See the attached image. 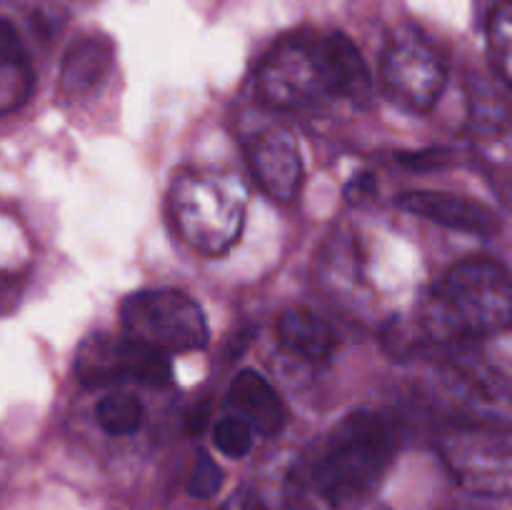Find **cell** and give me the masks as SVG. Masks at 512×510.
Segmentation results:
<instances>
[{
    "label": "cell",
    "instance_id": "obj_1",
    "mask_svg": "<svg viewBox=\"0 0 512 510\" xmlns=\"http://www.w3.org/2000/svg\"><path fill=\"white\" fill-rule=\"evenodd\" d=\"M395 453V428L378 410L348 413L290 468L285 498L293 510H348L383 480Z\"/></svg>",
    "mask_w": 512,
    "mask_h": 510
},
{
    "label": "cell",
    "instance_id": "obj_2",
    "mask_svg": "<svg viewBox=\"0 0 512 510\" xmlns=\"http://www.w3.org/2000/svg\"><path fill=\"white\" fill-rule=\"evenodd\" d=\"M423 328L430 340L488 338L512 328V278L493 260L458 263L435 288Z\"/></svg>",
    "mask_w": 512,
    "mask_h": 510
},
{
    "label": "cell",
    "instance_id": "obj_3",
    "mask_svg": "<svg viewBox=\"0 0 512 510\" xmlns=\"http://www.w3.org/2000/svg\"><path fill=\"white\" fill-rule=\"evenodd\" d=\"M123 335L163 355L205 348L208 323L193 298L180 290H140L120 305Z\"/></svg>",
    "mask_w": 512,
    "mask_h": 510
},
{
    "label": "cell",
    "instance_id": "obj_4",
    "mask_svg": "<svg viewBox=\"0 0 512 510\" xmlns=\"http://www.w3.org/2000/svg\"><path fill=\"white\" fill-rule=\"evenodd\" d=\"M445 465L470 493L512 495V425H458L440 440Z\"/></svg>",
    "mask_w": 512,
    "mask_h": 510
},
{
    "label": "cell",
    "instance_id": "obj_5",
    "mask_svg": "<svg viewBox=\"0 0 512 510\" xmlns=\"http://www.w3.org/2000/svg\"><path fill=\"white\" fill-rule=\"evenodd\" d=\"M445 58L438 45L415 25H398L388 35L383 60H380V83L390 100L413 113H423L435 105L443 93Z\"/></svg>",
    "mask_w": 512,
    "mask_h": 510
},
{
    "label": "cell",
    "instance_id": "obj_6",
    "mask_svg": "<svg viewBox=\"0 0 512 510\" xmlns=\"http://www.w3.org/2000/svg\"><path fill=\"white\" fill-rule=\"evenodd\" d=\"M75 375L88 388L115 383L165 385L173 380L168 355L135 343L128 335H90L75 353Z\"/></svg>",
    "mask_w": 512,
    "mask_h": 510
},
{
    "label": "cell",
    "instance_id": "obj_7",
    "mask_svg": "<svg viewBox=\"0 0 512 510\" xmlns=\"http://www.w3.org/2000/svg\"><path fill=\"white\" fill-rule=\"evenodd\" d=\"M258 93L273 108H298L328 93L320 38L315 35H290L280 40L258 68Z\"/></svg>",
    "mask_w": 512,
    "mask_h": 510
},
{
    "label": "cell",
    "instance_id": "obj_8",
    "mask_svg": "<svg viewBox=\"0 0 512 510\" xmlns=\"http://www.w3.org/2000/svg\"><path fill=\"white\" fill-rule=\"evenodd\" d=\"M243 208L220 185L203 178H185L175 185V223L200 250H225L240 235Z\"/></svg>",
    "mask_w": 512,
    "mask_h": 510
},
{
    "label": "cell",
    "instance_id": "obj_9",
    "mask_svg": "<svg viewBox=\"0 0 512 510\" xmlns=\"http://www.w3.org/2000/svg\"><path fill=\"white\" fill-rule=\"evenodd\" d=\"M248 163L260 188L280 203L295 198L303 180V163L295 140L285 130H265L248 145Z\"/></svg>",
    "mask_w": 512,
    "mask_h": 510
},
{
    "label": "cell",
    "instance_id": "obj_10",
    "mask_svg": "<svg viewBox=\"0 0 512 510\" xmlns=\"http://www.w3.org/2000/svg\"><path fill=\"white\" fill-rule=\"evenodd\" d=\"M398 205L418 218L433 220V223L445 225V228L460 230V233L490 235L498 230V218L493 210L475 200L463 198V195L433 193V190H413L398 198Z\"/></svg>",
    "mask_w": 512,
    "mask_h": 510
},
{
    "label": "cell",
    "instance_id": "obj_11",
    "mask_svg": "<svg viewBox=\"0 0 512 510\" xmlns=\"http://www.w3.org/2000/svg\"><path fill=\"white\" fill-rule=\"evenodd\" d=\"M325 83L330 95L348 98L353 103H368L373 95V75L360 50L345 33H328L320 38Z\"/></svg>",
    "mask_w": 512,
    "mask_h": 510
},
{
    "label": "cell",
    "instance_id": "obj_12",
    "mask_svg": "<svg viewBox=\"0 0 512 510\" xmlns=\"http://www.w3.org/2000/svg\"><path fill=\"white\" fill-rule=\"evenodd\" d=\"M228 405L260 435H275L288 420L283 398L258 370H240L228 388Z\"/></svg>",
    "mask_w": 512,
    "mask_h": 510
},
{
    "label": "cell",
    "instance_id": "obj_13",
    "mask_svg": "<svg viewBox=\"0 0 512 510\" xmlns=\"http://www.w3.org/2000/svg\"><path fill=\"white\" fill-rule=\"evenodd\" d=\"M113 68V43L103 35H88L70 45L60 68V95L78 100L93 93Z\"/></svg>",
    "mask_w": 512,
    "mask_h": 510
},
{
    "label": "cell",
    "instance_id": "obj_14",
    "mask_svg": "<svg viewBox=\"0 0 512 510\" xmlns=\"http://www.w3.org/2000/svg\"><path fill=\"white\" fill-rule=\"evenodd\" d=\"M278 340L285 350L313 363L330 358L338 345V335L330 328L328 320L305 308H290L280 315Z\"/></svg>",
    "mask_w": 512,
    "mask_h": 510
},
{
    "label": "cell",
    "instance_id": "obj_15",
    "mask_svg": "<svg viewBox=\"0 0 512 510\" xmlns=\"http://www.w3.org/2000/svg\"><path fill=\"white\" fill-rule=\"evenodd\" d=\"M33 93V68L18 30L0 20V115L23 108Z\"/></svg>",
    "mask_w": 512,
    "mask_h": 510
},
{
    "label": "cell",
    "instance_id": "obj_16",
    "mask_svg": "<svg viewBox=\"0 0 512 510\" xmlns=\"http://www.w3.org/2000/svg\"><path fill=\"white\" fill-rule=\"evenodd\" d=\"M488 50L493 68L512 88V0H500L490 13Z\"/></svg>",
    "mask_w": 512,
    "mask_h": 510
},
{
    "label": "cell",
    "instance_id": "obj_17",
    "mask_svg": "<svg viewBox=\"0 0 512 510\" xmlns=\"http://www.w3.org/2000/svg\"><path fill=\"white\" fill-rule=\"evenodd\" d=\"M98 423L105 433L110 435H128L135 433L143 423V405L138 398L128 393H110L95 408Z\"/></svg>",
    "mask_w": 512,
    "mask_h": 510
},
{
    "label": "cell",
    "instance_id": "obj_18",
    "mask_svg": "<svg viewBox=\"0 0 512 510\" xmlns=\"http://www.w3.org/2000/svg\"><path fill=\"white\" fill-rule=\"evenodd\" d=\"M253 433L255 430L250 428L245 420L225 418L220 420L218 428H215L213 443L215 448L223 455H228V458H243V455L253 448Z\"/></svg>",
    "mask_w": 512,
    "mask_h": 510
},
{
    "label": "cell",
    "instance_id": "obj_19",
    "mask_svg": "<svg viewBox=\"0 0 512 510\" xmlns=\"http://www.w3.org/2000/svg\"><path fill=\"white\" fill-rule=\"evenodd\" d=\"M220 485H223V470H220V465L203 450V453H198L195 468L193 473H190L188 493L193 495V498H213L220 490Z\"/></svg>",
    "mask_w": 512,
    "mask_h": 510
},
{
    "label": "cell",
    "instance_id": "obj_20",
    "mask_svg": "<svg viewBox=\"0 0 512 510\" xmlns=\"http://www.w3.org/2000/svg\"><path fill=\"white\" fill-rule=\"evenodd\" d=\"M398 160L410 170H435L445 168V165L450 163V150L428 148L418 150V153H400Z\"/></svg>",
    "mask_w": 512,
    "mask_h": 510
},
{
    "label": "cell",
    "instance_id": "obj_21",
    "mask_svg": "<svg viewBox=\"0 0 512 510\" xmlns=\"http://www.w3.org/2000/svg\"><path fill=\"white\" fill-rule=\"evenodd\" d=\"M345 198L353 205L370 203V200L378 198V183H375V178L370 173L355 175L348 183V188H345Z\"/></svg>",
    "mask_w": 512,
    "mask_h": 510
},
{
    "label": "cell",
    "instance_id": "obj_22",
    "mask_svg": "<svg viewBox=\"0 0 512 510\" xmlns=\"http://www.w3.org/2000/svg\"><path fill=\"white\" fill-rule=\"evenodd\" d=\"M210 415H213V405H210L208 400H200V403H195L193 408L188 410V415H185V430H188L190 435H200L208 428Z\"/></svg>",
    "mask_w": 512,
    "mask_h": 510
},
{
    "label": "cell",
    "instance_id": "obj_23",
    "mask_svg": "<svg viewBox=\"0 0 512 510\" xmlns=\"http://www.w3.org/2000/svg\"><path fill=\"white\" fill-rule=\"evenodd\" d=\"M220 510H265V505H263V500L253 493V490L240 488V490H235L228 500H225L223 508Z\"/></svg>",
    "mask_w": 512,
    "mask_h": 510
}]
</instances>
